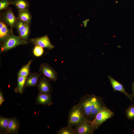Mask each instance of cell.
Wrapping results in <instances>:
<instances>
[{"label": "cell", "instance_id": "cell-1", "mask_svg": "<svg viewBox=\"0 0 134 134\" xmlns=\"http://www.w3.org/2000/svg\"><path fill=\"white\" fill-rule=\"evenodd\" d=\"M86 119L80 107L77 104L72 107L69 111L68 125L76 127Z\"/></svg>", "mask_w": 134, "mask_h": 134}, {"label": "cell", "instance_id": "cell-2", "mask_svg": "<svg viewBox=\"0 0 134 134\" xmlns=\"http://www.w3.org/2000/svg\"><path fill=\"white\" fill-rule=\"evenodd\" d=\"M114 114L113 111L104 106L93 120L90 121V122L95 130L97 129L107 120L112 117Z\"/></svg>", "mask_w": 134, "mask_h": 134}, {"label": "cell", "instance_id": "cell-3", "mask_svg": "<svg viewBox=\"0 0 134 134\" xmlns=\"http://www.w3.org/2000/svg\"><path fill=\"white\" fill-rule=\"evenodd\" d=\"M27 41L22 39L19 36H16L11 34L3 42L0 47V52L7 51L18 45L27 44Z\"/></svg>", "mask_w": 134, "mask_h": 134}, {"label": "cell", "instance_id": "cell-4", "mask_svg": "<svg viewBox=\"0 0 134 134\" xmlns=\"http://www.w3.org/2000/svg\"><path fill=\"white\" fill-rule=\"evenodd\" d=\"M91 96H85L82 97L78 104L84 113L86 119L90 118L91 103Z\"/></svg>", "mask_w": 134, "mask_h": 134}, {"label": "cell", "instance_id": "cell-5", "mask_svg": "<svg viewBox=\"0 0 134 134\" xmlns=\"http://www.w3.org/2000/svg\"><path fill=\"white\" fill-rule=\"evenodd\" d=\"M75 134H92L95 130L90 121L86 119L74 129Z\"/></svg>", "mask_w": 134, "mask_h": 134}, {"label": "cell", "instance_id": "cell-6", "mask_svg": "<svg viewBox=\"0 0 134 134\" xmlns=\"http://www.w3.org/2000/svg\"><path fill=\"white\" fill-rule=\"evenodd\" d=\"M39 71L41 73L51 80L54 81L57 80V72L48 64H42L40 65Z\"/></svg>", "mask_w": 134, "mask_h": 134}, {"label": "cell", "instance_id": "cell-7", "mask_svg": "<svg viewBox=\"0 0 134 134\" xmlns=\"http://www.w3.org/2000/svg\"><path fill=\"white\" fill-rule=\"evenodd\" d=\"M30 41L35 45L42 48H45L48 49H53L54 46L51 43L47 35H46L39 37L31 39Z\"/></svg>", "mask_w": 134, "mask_h": 134}, {"label": "cell", "instance_id": "cell-8", "mask_svg": "<svg viewBox=\"0 0 134 134\" xmlns=\"http://www.w3.org/2000/svg\"><path fill=\"white\" fill-rule=\"evenodd\" d=\"M36 86L39 93L50 94L52 90L51 86L48 80L45 77L39 79Z\"/></svg>", "mask_w": 134, "mask_h": 134}, {"label": "cell", "instance_id": "cell-9", "mask_svg": "<svg viewBox=\"0 0 134 134\" xmlns=\"http://www.w3.org/2000/svg\"><path fill=\"white\" fill-rule=\"evenodd\" d=\"M108 77L112 87L114 91H118L124 94L132 101H133L132 95L128 93L126 91L123 86L121 84L110 76H108Z\"/></svg>", "mask_w": 134, "mask_h": 134}, {"label": "cell", "instance_id": "cell-10", "mask_svg": "<svg viewBox=\"0 0 134 134\" xmlns=\"http://www.w3.org/2000/svg\"><path fill=\"white\" fill-rule=\"evenodd\" d=\"M91 110L90 118L93 119L104 106L99 98L96 96H91Z\"/></svg>", "mask_w": 134, "mask_h": 134}, {"label": "cell", "instance_id": "cell-11", "mask_svg": "<svg viewBox=\"0 0 134 134\" xmlns=\"http://www.w3.org/2000/svg\"><path fill=\"white\" fill-rule=\"evenodd\" d=\"M4 22L8 25L11 29L15 27L17 22L11 9L7 10L2 15Z\"/></svg>", "mask_w": 134, "mask_h": 134}, {"label": "cell", "instance_id": "cell-12", "mask_svg": "<svg viewBox=\"0 0 134 134\" xmlns=\"http://www.w3.org/2000/svg\"><path fill=\"white\" fill-rule=\"evenodd\" d=\"M36 103L44 105L50 106L52 104L50 94L39 93L36 99Z\"/></svg>", "mask_w": 134, "mask_h": 134}, {"label": "cell", "instance_id": "cell-13", "mask_svg": "<svg viewBox=\"0 0 134 134\" xmlns=\"http://www.w3.org/2000/svg\"><path fill=\"white\" fill-rule=\"evenodd\" d=\"M20 128L19 121L15 117L10 118L8 126L5 134L17 133Z\"/></svg>", "mask_w": 134, "mask_h": 134}, {"label": "cell", "instance_id": "cell-14", "mask_svg": "<svg viewBox=\"0 0 134 134\" xmlns=\"http://www.w3.org/2000/svg\"><path fill=\"white\" fill-rule=\"evenodd\" d=\"M12 34V31L8 29L7 25L2 20H0V41L3 42Z\"/></svg>", "mask_w": 134, "mask_h": 134}, {"label": "cell", "instance_id": "cell-15", "mask_svg": "<svg viewBox=\"0 0 134 134\" xmlns=\"http://www.w3.org/2000/svg\"><path fill=\"white\" fill-rule=\"evenodd\" d=\"M40 74L37 73H30L27 77L24 88L36 85Z\"/></svg>", "mask_w": 134, "mask_h": 134}, {"label": "cell", "instance_id": "cell-16", "mask_svg": "<svg viewBox=\"0 0 134 134\" xmlns=\"http://www.w3.org/2000/svg\"><path fill=\"white\" fill-rule=\"evenodd\" d=\"M12 4L14 5L18 11L29 10V4L27 0H14Z\"/></svg>", "mask_w": 134, "mask_h": 134}, {"label": "cell", "instance_id": "cell-17", "mask_svg": "<svg viewBox=\"0 0 134 134\" xmlns=\"http://www.w3.org/2000/svg\"><path fill=\"white\" fill-rule=\"evenodd\" d=\"M18 18L19 20L30 24L31 22L32 16L29 10L18 11Z\"/></svg>", "mask_w": 134, "mask_h": 134}, {"label": "cell", "instance_id": "cell-18", "mask_svg": "<svg viewBox=\"0 0 134 134\" xmlns=\"http://www.w3.org/2000/svg\"><path fill=\"white\" fill-rule=\"evenodd\" d=\"M27 77H26L18 76L17 85L14 89L15 92L21 94L23 93Z\"/></svg>", "mask_w": 134, "mask_h": 134}, {"label": "cell", "instance_id": "cell-19", "mask_svg": "<svg viewBox=\"0 0 134 134\" xmlns=\"http://www.w3.org/2000/svg\"><path fill=\"white\" fill-rule=\"evenodd\" d=\"M10 118L0 116V133L5 134L6 132Z\"/></svg>", "mask_w": 134, "mask_h": 134}, {"label": "cell", "instance_id": "cell-20", "mask_svg": "<svg viewBox=\"0 0 134 134\" xmlns=\"http://www.w3.org/2000/svg\"><path fill=\"white\" fill-rule=\"evenodd\" d=\"M32 60L30 61L27 64L23 67L18 73V76L27 77L29 74L30 65Z\"/></svg>", "mask_w": 134, "mask_h": 134}, {"label": "cell", "instance_id": "cell-21", "mask_svg": "<svg viewBox=\"0 0 134 134\" xmlns=\"http://www.w3.org/2000/svg\"><path fill=\"white\" fill-rule=\"evenodd\" d=\"M57 134H75L74 129L73 127L67 126L63 127L57 132Z\"/></svg>", "mask_w": 134, "mask_h": 134}, {"label": "cell", "instance_id": "cell-22", "mask_svg": "<svg viewBox=\"0 0 134 134\" xmlns=\"http://www.w3.org/2000/svg\"><path fill=\"white\" fill-rule=\"evenodd\" d=\"M126 115L127 118L130 120H134V104L129 106L127 109Z\"/></svg>", "mask_w": 134, "mask_h": 134}, {"label": "cell", "instance_id": "cell-23", "mask_svg": "<svg viewBox=\"0 0 134 134\" xmlns=\"http://www.w3.org/2000/svg\"><path fill=\"white\" fill-rule=\"evenodd\" d=\"M29 25L27 24L24 29L19 33V36L25 40L27 41L28 37L30 31Z\"/></svg>", "mask_w": 134, "mask_h": 134}, {"label": "cell", "instance_id": "cell-24", "mask_svg": "<svg viewBox=\"0 0 134 134\" xmlns=\"http://www.w3.org/2000/svg\"><path fill=\"white\" fill-rule=\"evenodd\" d=\"M43 48L37 45H35L33 50V54L36 57L41 56L43 55Z\"/></svg>", "mask_w": 134, "mask_h": 134}, {"label": "cell", "instance_id": "cell-25", "mask_svg": "<svg viewBox=\"0 0 134 134\" xmlns=\"http://www.w3.org/2000/svg\"><path fill=\"white\" fill-rule=\"evenodd\" d=\"M12 0H0V10L6 8L10 4H12Z\"/></svg>", "mask_w": 134, "mask_h": 134}, {"label": "cell", "instance_id": "cell-26", "mask_svg": "<svg viewBox=\"0 0 134 134\" xmlns=\"http://www.w3.org/2000/svg\"><path fill=\"white\" fill-rule=\"evenodd\" d=\"M28 24L19 20V21H17L15 27L16 28L18 33H19L22 31Z\"/></svg>", "mask_w": 134, "mask_h": 134}, {"label": "cell", "instance_id": "cell-27", "mask_svg": "<svg viewBox=\"0 0 134 134\" xmlns=\"http://www.w3.org/2000/svg\"><path fill=\"white\" fill-rule=\"evenodd\" d=\"M4 101V99L3 94L1 91H0V105L1 106Z\"/></svg>", "mask_w": 134, "mask_h": 134}, {"label": "cell", "instance_id": "cell-28", "mask_svg": "<svg viewBox=\"0 0 134 134\" xmlns=\"http://www.w3.org/2000/svg\"><path fill=\"white\" fill-rule=\"evenodd\" d=\"M132 97L134 99V81L133 82L132 84Z\"/></svg>", "mask_w": 134, "mask_h": 134}]
</instances>
